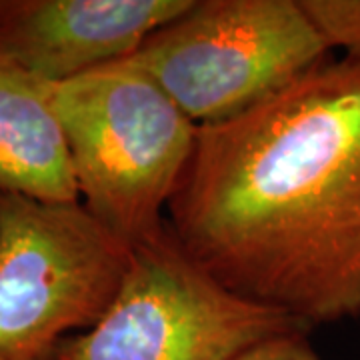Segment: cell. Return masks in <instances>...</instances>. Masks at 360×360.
<instances>
[{
	"instance_id": "cell-1",
	"label": "cell",
	"mask_w": 360,
	"mask_h": 360,
	"mask_svg": "<svg viewBox=\"0 0 360 360\" xmlns=\"http://www.w3.org/2000/svg\"><path fill=\"white\" fill-rule=\"evenodd\" d=\"M168 226L232 292L307 330L360 316V60L198 127Z\"/></svg>"
},
{
	"instance_id": "cell-2",
	"label": "cell",
	"mask_w": 360,
	"mask_h": 360,
	"mask_svg": "<svg viewBox=\"0 0 360 360\" xmlns=\"http://www.w3.org/2000/svg\"><path fill=\"white\" fill-rule=\"evenodd\" d=\"M51 103L80 205L132 248L158 236L198 127L127 58L52 84Z\"/></svg>"
},
{
	"instance_id": "cell-3",
	"label": "cell",
	"mask_w": 360,
	"mask_h": 360,
	"mask_svg": "<svg viewBox=\"0 0 360 360\" xmlns=\"http://www.w3.org/2000/svg\"><path fill=\"white\" fill-rule=\"evenodd\" d=\"M328 58L300 0H193L127 60L206 127L243 115Z\"/></svg>"
},
{
	"instance_id": "cell-4",
	"label": "cell",
	"mask_w": 360,
	"mask_h": 360,
	"mask_svg": "<svg viewBox=\"0 0 360 360\" xmlns=\"http://www.w3.org/2000/svg\"><path fill=\"white\" fill-rule=\"evenodd\" d=\"M130 258L80 202L0 193V360H54L103 319Z\"/></svg>"
},
{
	"instance_id": "cell-5",
	"label": "cell",
	"mask_w": 360,
	"mask_h": 360,
	"mask_svg": "<svg viewBox=\"0 0 360 360\" xmlns=\"http://www.w3.org/2000/svg\"><path fill=\"white\" fill-rule=\"evenodd\" d=\"M307 330L283 310L232 292L167 229L132 248L112 304L54 360H234L274 336Z\"/></svg>"
},
{
	"instance_id": "cell-6",
	"label": "cell",
	"mask_w": 360,
	"mask_h": 360,
	"mask_svg": "<svg viewBox=\"0 0 360 360\" xmlns=\"http://www.w3.org/2000/svg\"><path fill=\"white\" fill-rule=\"evenodd\" d=\"M193 0H0V54L60 84L129 58Z\"/></svg>"
},
{
	"instance_id": "cell-7",
	"label": "cell",
	"mask_w": 360,
	"mask_h": 360,
	"mask_svg": "<svg viewBox=\"0 0 360 360\" xmlns=\"http://www.w3.org/2000/svg\"><path fill=\"white\" fill-rule=\"evenodd\" d=\"M51 86L0 54V193L80 202Z\"/></svg>"
},
{
	"instance_id": "cell-8",
	"label": "cell",
	"mask_w": 360,
	"mask_h": 360,
	"mask_svg": "<svg viewBox=\"0 0 360 360\" xmlns=\"http://www.w3.org/2000/svg\"><path fill=\"white\" fill-rule=\"evenodd\" d=\"M328 49L360 60V0H300Z\"/></svg>"
},
{
	"instance_id": "cell-9",
	"label": "cell",
	"mask_w": 360,
	"mask_h": 360,
	"mask_svg": "<svg viewBox=\"0 0 360 360\" xmlns=\"http://www.w3.org/2000/svg\"><path fill=\"white\" fill-rule=\"evenodd\" d=\"M234 360H321L312 350L304 333L274 336L266 342L243 352Z\"/></svg>"
}]
</instances>
